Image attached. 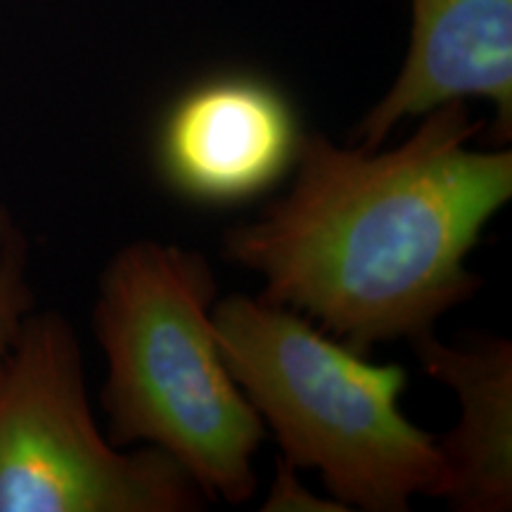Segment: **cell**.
I'll return each instance as SVG.
<instances>
[{
	"label": "cell",
	"mask_w": 512,
	"mask_h": 512,
	"mask_svg": "<svg viewBox=\"0 0 512 512\" xmlns=\"http://www.w3.org/2000/svg\"><path fill=\"white\" fill-rule=\"evenodd\" d=\"M392 150L306 133L292 185L226 230L223 256L264 278L266 302L316 320L344 347L432 335L482 287L467 256L512 200V150H475L465 100L422 114Z\"/></svg>",
	"instance_id": "cell-1"
},
{
	"label": "cell",
	"mask_w": 512,
	"mask_h": 512,
	"mask_svg": "<svg viewBox=\"0 0 512 512\" xmlns=\"http://www.w3.org/2000/svg\"><path fill=\"white\" fill-rule=\"evenodd\" d=\"M219 285L204 254L136 240L100 278L95 337L107 358L100 401L110 444L155 446L176 458L211 503L256 491L254 456L266 425L216 342Z\"/></svg>",
	"instance_id": "cell-2"
},
{
	"label": "cell",
	"mask_w": 512,
	"mask_h": 512,
	"mask_svg": "<svg viewBox=\"0 0 512 512\" xmlns=\"http://www.w3.org/2000/svg\"><path fill=\"white\" fill-rule=\"evenodd\" d=\"M221 356L294 470H318L344 510L406 512L437 498L434 434L401 413L408 375L309 323L302 313L233 294L211 309Z\"/></svg>",
	"instance_id": "cell-3"
},
{
	"label": "cell",
	"mask_w": 512,
	"mask_h": 512,
	"mask_svg": "<svg viewBox=\"0 0 512 512\" xmlns=\"http://www.w3.org/2000/svg\"><path fill=\"white\" fill-rule=\"evenodd\" d=\"M211 503L162 448L110 444L86 396L79 339L29 313L0 370V512H195Z\"/></svg>",
	"instance_id": "cell-4"
},
{
	"label": "cell",
	"mask_w": 512,
	"mask_h": 512,
	"mask_svg": "<svg viewBox=\"0 0 512 512\" xmlns=\"http://www.w3.org/2000/svg\"><path fill=\"white\" fill-rule=\"evenodd\" d=\"M304 128L278 83L226 69L188 83L155 133L162 183L197 207H240L292 174Z\"/></svg>",
	"instance_id": "cell-5"
},
{
	"label": "cell",
	"mask_w": 512,
	"mask_h": 512,
	"mask_svg": "<svg viewBox=\"0 0 512 512\" xmlns=\"http://www.w3.org/2000/svg\"><path fill=\"white\" fill-rule=\"evenodd\" d=\"M406 60L349 140L377 150L403 119L453 100L494 105V143L512 140V0H411Z\"/></svg>",
	"instance_id": "cell-6"
},
{
	"label": "cell",
	"mask_w": 512,
	"mask_h": 512,
	"mask_svg": "<svg viewBox=\"0 0 512 512\" xmlns=\"http://www.w3.org/2000/svg\"><path fill=\"white\" fill-rule=\"evenodd\" d=\"M422 370L451 387L460 420L437 439L444 475L437 498L460 512L512 508V344L472 335L446 344L434 335L413 339Z\"/></svg>",
	"instance_id": "cell-7"
},
{
	"label": "cell",
	"mask_w": 512,
	"mask_h": 512,
	"mask_svg": "<svg viewBox=\"0 0 512 512\" xmlns=\"http://www.w3.org/2000/svg\"><path fill=\"white\" fill-rule=\"evenodd\" d=\"M27 240L0 202V370L15 347L24 320L34 311V292L27 280Z\"/></svg>",
	"instance_id": "cell-8"
},
{
	"label": "cell",
	"mask_w": 512,
	"mask_h": 512,
	"mask_svg": "<svg viewBox=\"0 0 512 512\" xmlns=\"http://www.w3.org/2000/svg\"><path fill=\"white\" fill-rule=\"evenodd\" d=\"M264 510H344L335 501H320L311 496L302 484L294 477V467L287 460L280 458L278 475L273 479L271 496L264 505Z\"/></svg>",
	"instance_id": "cell-9"
}]
</instances>
